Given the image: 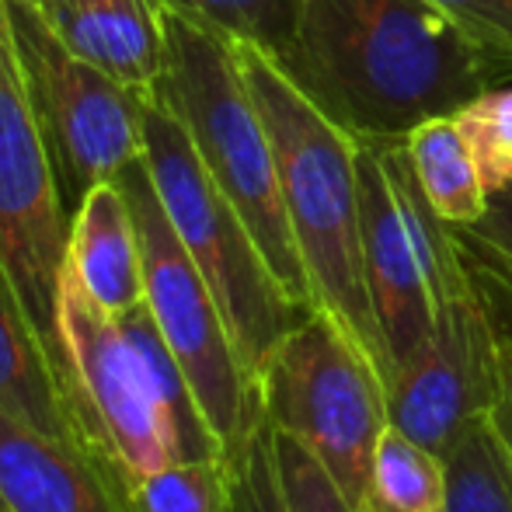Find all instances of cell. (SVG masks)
Instances as JSON below:
<instances>
[{"instance_id": "8992f818", "label": "cell", "mask_w": 512, "mask_h": 512, "mask_svg": "<svg viewBox=\"0 0 512 512\" xmlns=\"http://www.w3.org/2000/svg\"><path fill=\"white\" fill-rule=\"evenodd\" d=\"M56 370L84 446L126 495L140 478L185 460L175 418L122 321L105 314L67 269L56 300Z\"/></svg>"}, {"instance_id": "9c48e42d", "label": "cell", "mask_w": 512, "mask_h": 512, "mask_svg": "<svg viewBox=\"0 0 512 512\" xmlns=\"http://www.w3.org/2000/svg\"><path fill=\"white\" fill-rule=\"evenodd\" d=\"M11 21L63 196L77 203L143 161L150 98L63 46L35 7H11Z\"/></svg>"}, {"instance_id": "cb8c5ba5", "label": "cell", "mask_w": 512, "mask_h": 512, "mask_svg": "<svg viewBox=\"0 0 512 512\" xmlns=\"http://www.w3.org/2000/svg\"><path fill=\"white\" fill-rule=\"evenodd\" d=\"M234 464V512H286L283 492H279L276 450H272V425L262 422L248 436Z\"/></svg>"}, {"instance_id": "e0dca14e", "label": "cell", "mask_w": 512, "mask_h": 512, "mask_svg": "<svg viewBox=\"0 0 512 512\" xmlns=\"http://www.w3.org/2000/svg\"><path fill=\"white\" fill-rule=\"evenodd\" d=\"M446 460V512H512V457L492 411L471 418Z\"/></svg>"}, {"instance_id": "3957f363", "label": "cell", "mask_w": 512, "mask_h": 512, "mask_svg": "<svg viewBox=\"0 0 512 512\" xmlns=\"http://www.w3.org/2000/svg\"><path fill=\"white\" fill-rule=\"evenodd\" d=\"M164 32L168 67L157 102L168 105L182 122L209 178L248 223L293 304L314 310L307 272L286 216L272 136L244 81L237 46L203 21L171 7H164Z\"/></svg>"}, {"instance_id": "ffe728a7", "label": "cell", "mask_w": 512, "mask_h": 512, "mask_svg": "<svg viewBox=\"0 0 512 512\" xmlns=\"http://www.w3.org/2000/svg\"><path fill=\"white\" fill-rule=\"evenodd\" d=\"M133 512H234V464L227 457L178 460L129 488Z\"/></svg>"}, {"instance_id": "52a82bcc", "label": "cell", "mask_w": 512, "mask_h": 512, "mask_svg": "<svg viewBox=\"0 0 512 512\" xmlns=\"http://www.w3.org/2000/svg\"><path fill=\"white\" fill-rule=\"evenodd\" d=\"M129 206L140 223L143 241V304L161 328L192 384L209 429L220 439L223 457H237L255 425L262 422L258 387L251 384L234 338L223 321L213 290L196 269L185 244L178 241L161 206L147 161L129 164L119 175Z\"/></svg>"}, {"instance_id": "d4e9b609", "label": "cell", "mask_w": 512, "mask_h": 512, "mask_svg": "<svg viewBox=\"0 0 512 512\" xmlns=\"http://www.w3.org/2000/svg\"><path fill=\"white\" fill-rule=\"evenodd\" d=\"M432 4L467 35L512 56V0H432Z\"/></svg>"}, {"instance_id": "484cf974", "label": "cell", "mask_w": 512, "mask_h": 512, "mask_svg": "<svg viewBox=\"0 0 512 512\" xmlns=\"http://www.w3.org/2000/svg\"><path fill=\"white\" fill-rule=\"evenodd\" d=\"M499 335V331H495ZM499 363H502V387H499V401L492 408V418L499 425L502 439L509 446L512 457V335H499Z\"/></svg>"}, {"instance_id": "4316f807", "label": "cell", "mask_w": 512, "mask_h": 512, "mask_svg": "<svg viewBox=\"0 0 512 512\" xmlns=\"http://www.w3.org/2000/svg\"><path fill=\"white\" fill-rule=\"evenodd\" d=\"M4 4H11V7H18V4H21V7H39L42 0H4Z\"/></svg>"}, {"instance_id": "83f0119b", "label": "cell", "mask_w": 512, "mask_h": 512, "mask_svg": "<svg viewBox=\"0 0 512 512\" xmlns=\"http://www.w3.org/2000/svg\"><path fill=\"white\" fill-rule=\"evenodd\" d=\"M0 512H11V506H7V499H4V492H0Z\"/></svg>"}, {"instance_id": "44dd1931", "label": "cell", "mask_w": 512, "mask_h": 512, "mask_svg": "<svg viewBox=\"0 0 512 512\" xmlns=\"http://www.w3.org/2000/svg\"><path fill=\"white\" fill-rule=\"evenodd\" d=\"M164 7L203 21L237 46L279 56L293 39L300 0H161Z\"/></svg>"}, {"instance_id": "ba28073f", "label": "cell", "mask_w": 512, "mask_h": 512, "mask_svg": "<svg viewBox=\"0 0 512 512\" xmlns=\"http://www.w3.org/2000/svg\"><path fill=\"white\" fill-rule=\"evenodd\" d=\"M28 88L11 7L0 0V279L56 359V300L67 269L70 216Z\"/></svg>"}, {"instance_id": "ac0fdd59", "label": "cell", "mask_w": 512, "mask_h": 512, "mask_svg": "<svg viewBox=\"0 0 512 512\" xmlns=\"http://www.w3.org/2000/svg\"><path fill=\"white\" fill-rule=\"evenodd\" d=\"M370 512H446V460L387 425L370 467Z\"/></svg>"}, {"instance_id": "5bb4252c", "label": "cell", "mask_w": 512, "mask_h": 512, "mask_svg": "<svg viewBox=\"0 0 512 512\" xmlns=\"http://www.w3.org/2000/svg\"><path fill=\"white\" fill-rule=\"evenodd\" d=\"M67 272L112 317L143 304L140 223L119 178L95 185L77 199L70 216Z\"/></svg>"}, {"instance_id": "603a6c76", "label": "cell", "mask_w": 512, "mask_h": 512, "mask_svg": "<svg viewBox=\"0 0 512 512\" xmlns=\"http://www.w3.org/2000/svg\"><path fill=\"white\" fill-rule=\"evenodd\" d=\"M272 450H276L279 492H283L286 512H366L352 506L342 485L304 443L272 429Z\"/></svg>"}, {"instance_id": "2e32d148", "label": "cell", "mask_w": 512, "mask_h": 512, "mask_svg": "<svg viewBox=\"0 0 512 512\" xmlns=\"http://www.w3.org/2000/svg\"><path fill=\"white\" fill-rule=\"evenodd\" d=\"M405 150L411 171L439 220H446L450 227H471L485 216L492 192L485 189L471 143L453 115H439L411 129Z\"/></svg>"}, {"instance_id": "8fae6325", "label": "cell", "mask_w": 512, "mask_h": 512, "mask_svg": "<svg viewBox=\"0 0 512 512\" xmlns=\"http://www.w3.org/2000/svg\"><path fill=\"white\" fill-rule=\"evenodd\" d=\"M359 206H363L366 286L394 377L398 366L429 342L436 328V304L415 230L384 161V147L359 143Z\"/></svg>"}, {"instance_id": "5b68a950", "label": "cell", "mask_w": 512, "mask_h": 512, "mask_svg": "<svg viewBox=\"0 0 512 512\" xmlns=\"http://www.w3.org/2000/svg\"><path fill=\"white\" fill-rule=\"evenodd\" d=\"M265 422L304 443L352 506L370 512V467L391 425L387 380L373 356L324 310L286 331L258 373Z\"/></svg>"}, {"instance_id": "7402d4cb", "label": "cell", "mask_w": 512, "mask_h": 512, "mask_svg": "<svg viewBox=\"0 0 512 512\" xmlns=\"http://www.w3.org/2000/svg\"><path fill=\"white\" fill-rule=\"evenodd\" d=\"M474 150V161L488 192H499L512 182V77L474 95L453 112Z\"/></svg>"}, {"instance_id": "6da1fadb", "label": "cell", "mask_w": 512, "mask_h": 512, "mask_svg": "<svg viewBox=\"0 0 512 512\" xmlns=\"http://www.w3.org/2000/svg\"><path fill=\"white\" fill-rule=\"evenodd\" d=\"M272 60L366 147L405 143L512 77V56L485 46L432 0H300L290 46Z\"/></svg>"}, {"instance_id": "30bf717a", "label": "cell", "mask_w": 512, "mask_h": 512, "mask_svg": "<svg viewBox=\"0 0 512 512\" xmlns=\"http://www.w3.org/2000/svg\"><path fill=\"white\" fill-rule=\"evenodd\" d=\"M499 387V335L467 272L439 297L429 342L387 384L391 425L443 457L471 418L495 408Z\"/></svg>"}, {"instance_id": "277c9868", "label": "cell", "mask_w": 512, "mask_h": 512, "mask_svg": "<svg viewBox=\"0 0 512 512\" xmlns=\"http://www.w3.org/2000/svg\"><path fill=\"white\" fill-rule=\"evenodd\" d=\"M147 171L178 241L213 290L234 349L251 384L269 363L272 349L310 310L293 304L276 272L269 269L255 234L220 185L209 178L189 133L164 102L147 108Z\"/></svg>"}, {"instance_id": "4fadbf2b", "label": "cell", "mask_w": 512, "mask_h": 512, "mask_svg": "<svg viewBox=\"0 0 512 512\" xmlns=\"http://www.w3.org/2000/svg\"><path fill=\"white\" fill-rule=\"evenodd\" d=\"M35 11L63 46L157 102L168 67L161 0H42Z\"/></svg>"}, {"instance_id": "7a4b0ae2", "label": "cell", "mask_w": 512, "mask_h": 512, "mask_svg": "<svg viewBox=\"0 0 512 512\" xmlns=\"http://www.w3.org/2000/svg\"><path fill=\"white\" fill-rule=\"evenodd\" d=\"M237 60L269 126L286 216L314 310L335 317L370 352L384 380H391V356L366 286L359 143L310 102L269 53L237 46Z\"/></svg>"}, {"instance_id": "9a60e30c", "label": "cell", "mask_w": 512, "mask_h": 512, "mask_svg": "<svg viewBox=\"0 0 512 512\" xmlns=\"http://www.w3.org/2000/svg\"><path fill=\"white\" fill-rule=\"evenodd\" d=\"M0 411L56 443L88 450L70 415L53 352L32 331L4 279H0Z\"/></svg>"}, {"instance_id": "d6986e66", "label": "cell", "mask_w": 512, "mask_h": 512, "mask_svg": "<svg viewBox=\"0 0 512 512\" xmlns=\"http://www.w3.org/2000/svg\"><path fill=\"white\" fill-rule=\"evenodd\" d=\"M460 258L499 335H512V182L492 192L471 227H453Z\"/></svg>"}, {"instance_id": "7c38bea8", "label": "cell", "mask_w": 512, "mask_h": 512, "mask_svg": "<svg viewBox=\"0 0 512 512\" xmlns=\"http://www.w3.org/2000/svg\"><path fill=\"white\" fill-rule=\"evenodd\" d=\"M0 492L11 512H133L112 471L0 411Z\"/></svg>"}]
</instances>
